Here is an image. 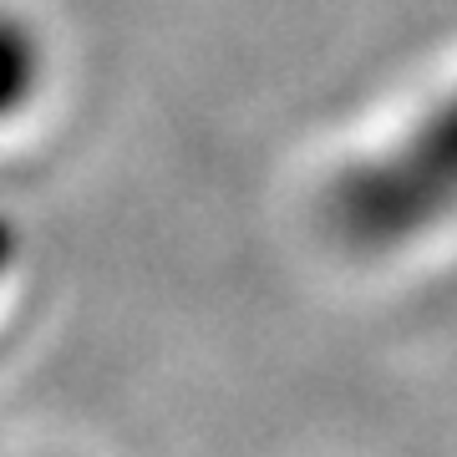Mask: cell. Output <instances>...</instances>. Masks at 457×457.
Returning a JSON list of instances; mask_svg holds the SVG:
<instances>
[{
  "label": "cell",
  "instance_id": "1",
  "mask_svg": "<svg viewBox=\"0 0 457 457\" xmlns=\"http://www.w3.org/2000/svg\"><path fill=\"white\" fill-rule=\"evenodd\" d=\"M457 198V92L437 97L396 143H381L336 183L330 219L351 245L386 249L432 224Z\"/></svg>",
  "mask_w": 457,
  "mask_h": 457
},
{
  "label": "cell",
  "instance_id": "2",
  "mask_svg": "<svg viewBox=\"0 0 457 457\" xmlns=\"http://www.w3.org/2000/svg\"><path fill=\"white\" fill-rule=\"evenodd\" d=\"M46 41L31 26V16H21L11 5H0V132L16 128L31 112L41 92H46Z\"/></svg>",
  "mask_w": 457,
  "mask_h": 457
},
{
  "label": "cell",
  "instance_id": "3",
  "mask_svg": "<svg viewBox=\"0 0 457 457\" xmlns=\"http://www.w3.org/2000/svg\"><path fill=\"white\" fill-rule=\"evenodd\" d=\"M11 264H16V239H11V228L0 224V279L11 275Z\"/></svg>",
  "mask_w": 457,
  "mask_h": 457
}]
</instances>
